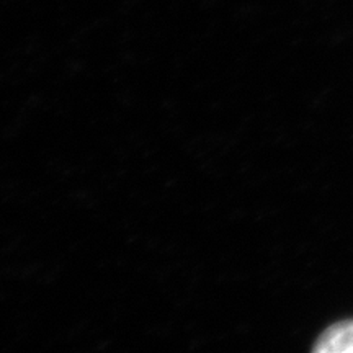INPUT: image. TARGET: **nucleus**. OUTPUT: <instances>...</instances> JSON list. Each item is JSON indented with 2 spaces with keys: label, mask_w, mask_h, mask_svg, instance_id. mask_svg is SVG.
I'll return each instance as SVG.
<instances>
[{
  "label": "nucleus",
  "mask_w": 353,
  "mask_h": 353,
  "mask_svg": "<svg viewBox=\"0 0 353 353\" xmlns=\"http://www.w3.org/2000/svg\"><path fill=\"white\" fill-rule=\"evenodd\" d=\"M316 353H353V321H342L325 329L312 347Z\"/></svg>",
  "instance_id": "nucleus-1"
}]
</instances>
